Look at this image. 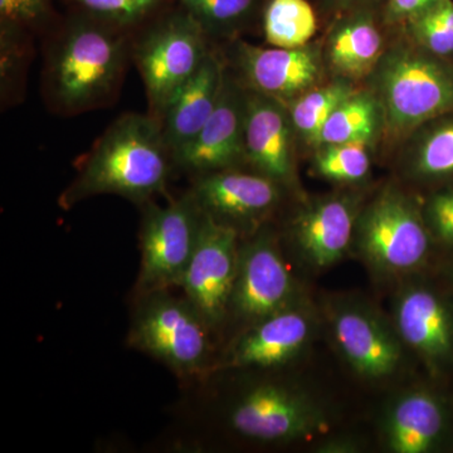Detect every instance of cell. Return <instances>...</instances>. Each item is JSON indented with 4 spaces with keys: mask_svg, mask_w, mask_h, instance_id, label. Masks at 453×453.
<instances>
[{
    "mask_svg": "<svg viewBox=\"0 0 453 453\" xmlns=\"http://www.w3.org/2000/svg\"><path fill=\"white\" fill-rule=\"evenodd\" d=\"M244 111V157L255 172L285 188L295 186L296 134L288 106L247 89Z\"/></svg>",
    "mask_w": 453,
    "mask_h": 453,
    "instance_id": "obj_15",
    "label": "cell"
},
{
    "mask_svg": "<svg viewBox=\"0 0 453 453\" xmlns=\"http://www.w3.org/2000/svg\"><path fill=\"white\" fill-rule=\"evenodd\" d=\"M371 79L384 130L395 138L453 112V65L412 40L386 49Z\"/></svg>",
    "mask_w": 453,
    "mask_h": 453,
    "instance_id": "obj_3",
    "label": "cell"
},
{
    "mask_svg": "<svg viewBox=\"0 0 453 453\" xmlns=\"http://www.w3.org/2000/svg\"><path fill=\"white\" fill-rule=\"evenodd\" d=\"M381 130L384 115L377 96L372 89H357L330 116L321 131L318 148L348 142L371 145Z\"/></svg>",
    "mask_w": 453,
    "mask_h": 453,
    "instance_id": "obj_22",
    "label": "cell"
},
{
    "mask_svg": "<svg viewBox=\"0 0 453 453\" xmlns=\"http://www.w3.org/2000/svg\"><path fill=\"white\" fill-rule=\"evenodd\" d=\"M383 35L368 12H357L335 25L323 49L325 64L339 79L354 82L371 76L383 56Z\"/></svg>",
    "mask_w": 453,
    "mask_h": 453,
    "instance_id": "obj_20",
    "label": "cell"
},
{
    "mask_svg": "<svg viewBox=\"0 0 453 453\" xmlns=\"http://www.w3.org/2000/svg\"><path fill=\"white\" fill-rule=\"evenodd\" d=\"M369 145L363 142L324 145L318 148L314 166L320 177L340 183L363 180L371 170Z\"/></svg>",
    "mask_w": 453,
    "mask_h": 453,
    "instance_id": "obj_27",
    "label": "cell"
},
{
    "mask_svg": "<svg viewBox=\"0 0 453 453\" xmlns=\"http://www.w3.org/2000/svg\"><path fill=\"white\" fill-rule=\"evenodd\" d=\"M129 29L80 14L47 44L43 95L58 115H79L111 105L133 59Z\"/></svg>",
    "mask_w": 453,
    "mask_h": 453,
    "instance_id": "obj_1",
    "label": "cell"
},
{
    "mask_svg": "<svg viewBox=\"0 0 453 453\" xmlns=\"http://www.w3.org/2000/svg\"><path fill=\"white\" fill-rule=\"evenodd\" d=\"M446 427L442 402L427 392L408 393L395 402L387 422V441L396 453L431 451Z\"/></svg>",
    "mask_w": 453,
    "mask_h": 453,
    "instance_id": "obj_21",
    "label": "cell"
},
{
    "mask_svg": "<svg viewBox=\"0 0 453 453\" xmlns=\"http://www.w3.org/2000/svg\"><path fill=\"white\" fill-rule=\"evenodd\" d=\"M83 14L131 29L145 22L162 0H70Z\"/></svg>",
    "mask_w": 453,
    "mask_h": 453,
    "instance_id": "obj_30",
    "label": "cell"
},
{
    "mask_svg": "<svg viewBox=\"0 0 453 453\" xmlns=\"http://www.w3.org/2000/svg\"><path fill=\"white\" fill-rule=\"evenodd\" d=\"M226 73L225 61L216 50H211L195 76L188 80L166 104L159 124L173 160L196 138L216 109Z\"/></svg>",
    "mask_w": 453,
    "mask_h": 453,
    "instance_id": "obj_17",
    "label": "cell"
},
{
    "mask_svg": "<svg viewBox=\"0 0 453 453\" xmlns=\"http://www.w3.org/2000/svg\"><path fill=\"white\" fill-rule=\"evenodd\" d=\"M211 50L210 35L184 9L160 18L134 37L133 61L153 118L159 121L170 98L195 76Z\"/></svg>",
    "mask_w": 453,
    "mask_h": 453,
    "instance_id": "obj_5",
    "label": "cell"
},
{
    "mask_svg": "<svg viewBox=\"0 0 453 453\" xmlns=\"http://www.w3.org/2000/svg\"><path fill=\"white\" fill-rule=\"evenodd\" d=\"M399 335L429 365L442 366L453 357V311L437 292L408 288L395 305Z\"/></svg>",
    "mask_w": 453,
    "mask_h": 453,
    "instance_id": "obj_18",
    "label": "cell"
},
{
    "mask_svg": "<svg viewBox=\"0 0 453 453\" xmlns=\"http://www.w3.org/2000/svg\"><path fill=\"white\" fill-rule=\"evenodd\" d=\"M357 89L353 82L338 77L332 82L316 86L288 104V110L297 142L318 148L325 124L336 107Z\"/></svg>",
    "mask_w": 453,
    "mask_h": 453,
    "instance_id": "obj_24",
    "label": "cell"
},
{
    "mask_svg": "<svg viewBox=\"0 0 453 453\" xmlns=\"http://www.w3.org/2000/svg\"><path fill=\"white\" fill-rule=\"evenodd\" d=\"M211 37H234L252 17L256 0H179Z\"/></svg>",
    "mask_w": 453,
    "mask_h": 453,
    "instance_id": "obj_26",
    "label": "cell"
},
{
    "mask_svg": "<svg viewBox=\"0 0 453 453\" xmlns=\"http://www.w3.org/2000/svg\"><path fill=\"white\" fill-rule=\"evenodd\" d=\"M226 428L249 442L280 445L318 427V412L305 395L275 380L244 387L225 404Z\"/></svg>",
    "mask_w": 453,
    "mask_h": 453,
    "instance_id": "obj_8",
    "label": "cell"
},
{
    "mask_svg": "<svg viewBox=\"0 0 453 453\" xmlns=\"http://www.w3.org/2000/svg\"><path fill=\"white\" fill-rule=\"evenodd\" d=\"M246 88L226 68L219 104L195 139L174 157L175 168L193 178L241 168L244 157Z\"/></svg>",
    "mask_w": 453,
    "mask_h": 453,
    "instance_id": "obj_13",
    "label": "cell"
},
{
    "mask_svg": "<svg viewBox=\"0 0 453 453\" xmlns=\"http://www.w3.org/2000/svg\"><path fill=\"white\" fill-rule=\"evenodd\" d=\"M295 281L275 235L259 228L241 243L228 319L244 327L295 305Z\"/></svg>",
    "mask_w": 453,
    "mask_h": 453,
    "instance_id": "obj_10",
    "label": "cell"
},
{
    "mask_svg": "<svg viewBox=\"0 0 453 453\" xmlns=\"http://www.w3.org/2000/svg\"><path fill=\"white\" fill-rule=\"evenodd\" d=\"M357 216V203L349 196L319 199L292 220V242L301 257L312 266H332L350 246Z\"/></svg>",
    "mask_w": 453,
    "mask_h": 453,
    "instance_id": "obj_16",
    "label": "cell"
},
{
    "mask_svg": "<svg viewBox=\"0 0 453 453\" xmlns=\"http://www.w3.org/2000/svg\"><path fill=\"white\" fill-rule=\"evenodd\" d=\"M333 333L340 353L357 374L380 380L398 366L402 357L398 339L369 310H339L333 319Z\"/></svg>",
    "mask_w": 453,
    "mask_h": 453,
    "instance_id": "obj_19",
    "label": "cell"
},
{
    "mask_svg": "<svg viewBox=\"0 0 453 453\" xmlns=\"http://www.w3.org/2000/svg\"><path fill=\"white\" fill-rule=\"evenodd\" d=\"M174 168L159 121L150 113H125L83 157L58 204L67 211L92 196L110 195L142 205L165 192Z\"/></svg>",
    "mask_w": 453,
    "mask_h": 453,
    "instance_id": "obj_2",
    "label": "cell"
},
{
    "mask_svg": "<svg viewBox=\"0 0 453 453\" xmlns=\"http://www.w3.org/2000/svg\"><path fill=\"white\" fill-rule=\"evenodd\" d=\"M283 188L255 172L219 170L193 178L188 192L204 216L251 235L279 207Z\"/></svg>",
    "mask_w": 453,
    "mask_h": 453,
    "instance_id": "obj_11",
    "label": "cell"
},
{
    "mask_svg": "<svg viewBox=\"0 0 453 453\" xmlns=\"http://www.w3.org/2000/svg\"><path fill=\"white\" fill-rule=\"evenodd\" d=\"M262 28L270 46L300 49L314 38L318 19L308 0H270L265 8Z\"/></svg>",
    "mask_w": 453,
    "mask_h": 453,
    "instance_id": "obj_25",
    "label": "cell"
},
{
    "mask_svg": "<svg viewBox=\"0 0 453 453\" xmlns=\"http://www.w3.org/2000/svg\"><path fill=\"white\" fill-rule=\"evenodd\" d=\"M214 333L183 294L157 290L135 299L127 345L162 363L186 384L216 369Z\"/></svg>",
    "mask_w": 453,
    "mask_h": 453,
    "instance_id": "obj_4",
    "label": "cell"
},
{
    "mask_svg": "<svg viewBox=\"0 0 453 453\" xmlns=\"http://www.w3.org/2000/svg\"><path fill=\"white\" fill-rule=\"evenodd\" d=\"M231 53L235 79L244 88L275 98L286 106L323 83V49L315 44L279 49L235 42Z\"/></svg>",
    "mask_w": 453,
    "mask_h": 453,
    "instance_id": "obj_12",
    "label": "cell"
},
{
    "mask_svg": "<svg viewBox=\"0 0 453 453\" xmlns=\"http://www.w3.org/2000/svg\"><path fill=\"white\" fill-rule=\"evenodd\" d=\"M327 3L338 8H354L365 4L368 0H326Z\"/></svg>",
    "mask_w": 453,
    "mask_h": 453,
    "instance_id": "obj_34",
    "label": "cell"
},
{
    "mask_svg": "<svg viewBox=\"0 0 453 453\" xmlns=\"http://www.w3.org/2000/svg\"><path fill=\"white\" fill-rule=\"evenodd\" d=\"M240 249V234L235 229L203 214L195 252L179 290L202 315L214 335L228 320Z\"/></svg>",
    "mask_w": 453,
    "mask_h": 453,
    "instance_id": "obj_9",
    "label": "cell"
},
{
    "mask_svg": "<svg viewBox=\"0 0 453 453\" xmlns=\"http://www.w3.org/2000/svg\"><path fill=\"white\" fill-rule=\"evenodd\" d=\"M431 235L423 211L395 188H387L360 211L354 232L365 257L388 273L422 266L431 250Z\"/></svg>",
    "mask_w": 453,
    "mask_h": 453,
    "instance_id": "obj_7",
    "label": "cell"
},
{
    "mask_svg": "<svg viewBox=\"0 0 453 453\" xmlns=\"http://www.w3.org/2000/svg\"><path fill=\"white\" fill-rule=\"evenodd\" d=\"M0 76L3 103L16 97L28 64L29 41L27 32L9 26H0Z\"/></svg>",
    "mask_w": 453,
    "mask_h": 453,
    "instance_id": "obj_29",
    "label": "cell"
},
{
    "mask_svg": "<svg viewBox=\"0 0 453 453\" xmlns=\"http://www.w3.org/2000/svg\"><path fill=\"white\" fill-rule=\"evenodd\" d=\"M432 235L453 246V188L432 196L423 211Z\"/></svg>",
    "mask_w": 453,
    "mask_h": 453,
    "instance_id": "obj_32",
    "label": "cell"
},
{
    "mask_svg": "<svg viewBox=\"0 0 453 453\" xmlns=\"http://www.w3.org/2000/svg\"><path fill=\"white\" fill-rule=\"evenodd\" d=\"M311 332L308 314L292 305L244 327L217 360L216 369L275 371L299 356Z\"/></svg>",
    "mask_w": 453,
    "mask_h": 453,
    "instance_id": "obj_14",
    "label": "cell"
},
{
    "mask_svg": "<svg viewBox=\"0 0 453 453\" xmlns=\"http://www.w3.org/2000/svg\"><path fill=\"white\" fill-rule=\"evenodd\" d=\"M142 207L136 296L179 288L195 252L203 217L189 192L164 207L153 201Z\"/></svg>",
    "mask_w": 453,
    "mask_h": 453,
    "instance_id": "obj_6",
    "label": "cell"
},
{
    "mask_svg": "<svg viewBox=\"0 0 453 453\" xmlns=\"http://www.w3.org/2000/svg\"><path fill=\"white\" fill-rule=\"evenodd\" d=\"M440 2L441 0H388L386 7V22L389 25H407Z\"/></svg>",
    "mask_w": 453,
    "mask_h": 453,
    "instance_id": "obj_33",
    "label": "cell"
},
{
    "mask_svg": "<svg viewBox=\"0 0 453 453\" xmlns=\"http://www.w3.org/2000/svg\"><path fill=\"white\" fill-rule=\"evenodd\" d=\"M50 14V0H0V26L29 33L44 25Z\"/></svg>",
    "mask_w": 453,
    "mask_h": 453,
    "instance_id": "obj_31",
    "label": "cell"
},
{
    "mask_svg": "<svg viewBox=\"0 0 453 453\" xmlns=\"http://www.w3.org/2000/svg\"><path fill=\"white\" fill-rule=\"evenodd\" d=\"M407 151L412 177L426 181L453 179V112L413 131Z\"/></svg>",
    "mask_w": 453,
    "mask_h": 453,
    "instance_id": "obj_23",
    "label": "cell"
},
{
    "mask_svg": "<svg viewBox=\"0 0 453 453\" xmlns=\"http://www.w3.org/2000/svg\"><path fill=\"white\" fill-rule=\"evenodd\" d=\"M414 43L440 57L453 56V0H441L407 23Z\"/></svg>",
    "mask_w": 453,
    "mask_h": 453,
    "instance_id": "obj_28",
    "label": "cell"
}]
</instances>
